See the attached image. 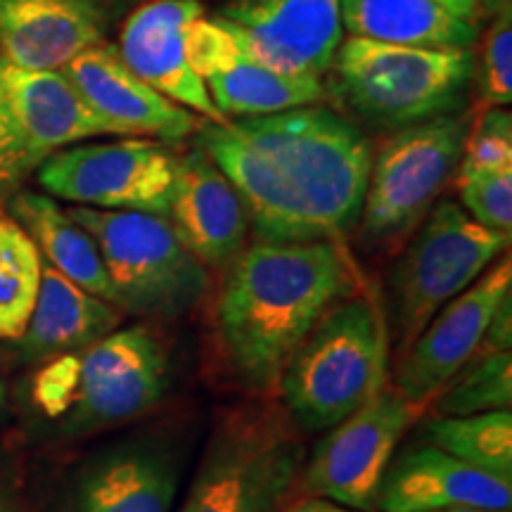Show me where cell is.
Returning <instances> with one entry per match:
<instances>
[{
  "label": "cell",
  "mask_w": 512,
  "mask_h": 512,
  "mask_svg": "<svg viewBox=\"0 0 512 512\" xmlns=\"http://www.w3.org/2000/svg\"><path fill=\"white\" fill-rule=\"evenodd\" d=\"M195 147L238 192L259 242H339L361 221L375 152L366 133L330 107L202 119Z\"/></svg>",
  "instance_id": "6da1fadb"
},
{
  "label": "cell",
  "mask_w": 512,
  "mask_h": 512,
  "mask_svg": "<svg viewBox=\"0 0 512 512\" xmlns=\"http://www.w3.org/2000/svg\"><path fill=\"white\" fill-rule=\"evenodd\" d=\"M339 242H254L230 261L219 297L221 344L238 380L271 392L320 316L361 290Z\"/></svg>",
  "instance_id": "7a4b0ae2"
},
{
  "label": "cell",
  "mask_w": 512,
  "mask_h": 512,
  "mask_svg": "<svg viewBox=\"0 0 512 512\" xmlns=\"http://www.w3.org/2000/svg\"><path fill=\"white\" fill-rule=\"evenodd\" d=\"M389 380V328L368 287L339 299L294 351L278 387L304 430H330L366 406Z\"/></svg>",
  "instance_id": "3957f363"
},
{
  "label": "cell",
  "mask_w": 512,
  "mask_h": 512,
  "mask_svg": "<svg viewBox=\"0 0 512 512\" xmlns=\"http://www.w3.org/2000/svg\"><path fill=\"white\" fill-rule=\"evenodd\" d=\"M330 69L337 98L358 119L399 131L465 110L477 62L472 48H408L349 36Z\"/></svg>",
  "instance_id": "277c9868"
},
{
  "label": "cell",
  "mask_w": 512,
  "mask_h": 512,
  "mask_svg": "<svg viewBox=\"0 0 512 512\" xmlns=\"http://www.w3.org/2000/svg\"><path fill=\"white\" fill-rule=\"evenodd\" d=\"M64 211L98 245L119 309L138 316H181L209 290L207 266L164 216L79 204Z\"/></svg>",
  "instance_id": "5b68a950"
},
{
  "label": "cell",
  "mask_w": 512,
  "mask_h": 512,
  "mask_svg": "<svg viewBox=\"0 0 512 512\" xmlns=\"http://www.w3.org/2000/svg\"><path fill=\"white\" fill-rule=\"evenodd\" d=\"M508 245L510 235L479 226L453 200L434 204L389 280L401 356L439 309L489 271Z\"/></svg>",
  "instance_id": "8992f818"
},
{
  "label": "cell",
  "mask_w": 512,
  "mask_h": 512,
  "mask_svg": "<svg viewBox=\"0 0 512 512\" xmlns=\"http://www.w3.org/2000/svg\"><path fill=\"white\" fill-rule=\"evenodd\" d=\"M470 112L460 110L392 133L373 155L361 230L368 242L411 233L437 204L463 159Z\"/></svg>",
  "instance_id": "52a82bcc"
},
{
  "label": "cell",
  "mask_w": 512,
  "mask_h": 512,
  "mask_svg": "<svg viewBox=\"0 0 512 512\" xmlns=\"http://www.w3.org/2000/svg\"><path fill=\"white\" fill-rule=\"evenodd\" d=\"M178 157L150 138L79 143L38 166V183L64 202L105 211L169 216Z\"/></svg>",
  "instance_id": "ba28073f"
},
{
  "label": "cell",
  "mask_w": 512,
  "mask_h": 512,
  "mask_svg": "<svg viewBox=\"0 0 512 512\" xmlns=\"http://www.w3.org/2000/svg\"><path fill=\"white\" fill-rule=\"evenodd\" d=\"M425 408L427 403L406 399L396 387H384L318 441L304 470V486L344 508L375 510L377 489L396 446Z\"/></svg>",
  "instance_id": "9c48e42d"
},
{
  "label": "cell",
  "mask_w": 512,
  "mask_h": 512,
  "mask_svg": "<svg viewBox=\"0 0 512 512\" xmlns=\"http://www.w3.org/2000/svg\"><path fill=\"white\" fill-rule=\"evenodd\" d=\"M302 460L271 422H238L214 439L178 512H278Z\"/></svg>",
  "instance_id": "30bf717a"
},
{
  "label": "cell",
  "mask_w": 512,
  "mask_h": 512,
  "mask_svg": "<svg viewBox=\"0 0 512 512\" xmlns=\"http://www.w3.org/2000/svg\"><path fill=\"white\" fill-rule=\"evenodd\" d=\"M76 389L69 406L74 430H100L150 411L169 384V361L147 328H124L76 351Z\"/></svg>",
  "instance_id": "8fae6325"
},
{
  "label": "cell",
  "mask_w": 512,
  "mask_h": 512,
  "mask_svg": "<svg viewBox=\"0 0 512 512\" xmlns=\"http://www.w3.org/2000/svg\"><path fill=\"white\" fill-rule=\"evenodd\" d=\"M280 74L323 79L344 41L342 0H226L211 15Z\"/></svg>",
  "instance_id": "7c38bea8"
},
{
  "label": "cell",
  "mask_w": 512,
  "mask_h": 512,
  "mask_svg": "<svg viewBox=\"0 0 512 512\" xmlns=\"http://www.w3.org/2000/svg\"><path fill=\"white\" fill-rule=\"evenodd\" d=\"M188 60L200 76L223 119H249L297 107L320 105L328 98L323 79L280 74L245 50L221 24L200 17L188 29Z\"/></svg>",
  "instance_id": "4fadbf2b"
},
{
  "label": "cell",
  "mask_w": 512,
  "mask_h": 512,
  "mask_svg": "<svg viewBox=\"0 0 512 512\" xmlns=\"http://www.w3.org/2000/svg\"><path fill=\"white\" fill-rule=\"evenodd\" d=\"M510 294L512 264L505 254L503 261L491 266L465 292L439 309L411 349L401 356L394 387L406 399L418 403L439 396L448 380L477 354L491 318Z\"/></svg>",
  "instance_id": "5bb4252c"
},
{
  "label": "cell",
  "mask_w": 512,
  "mask_h": 512,
  "mask_svg": "<svg viewBox=\"0 0 512 512\" xmlns=\"http://www.w3.org/2000/svg\"><path fill=\"white\" fill-rule=\"evenodd\" d=\"M200 17H204L200 0H145L126 15L117 50L126 67L147 86L197 117L221 124L228 119L216 110L185 48L190 24Z\"/></svg>",
  "instance_id": "9a60e30c"
},
{
  "label": "cell",
  "mask_w": 512,
  "mask_h": 512,
  "mask_svg": "<svg viewBox=\"0 0 512 512\" xmlns=\"http://www.w3.org/2000/svg\"><path fill=\"white\" fill-rule=\"evenodd\" d=\"M76 91L117 136H143L174 145L200 128L195 112L164 98L138 79L119 57L114 43H100L62 69Z\"/></svg>",
  "instance_id": "2e32d148"
},
{
  "label": "cell",
  "mask_w": 512,
  "mask_h": 512,
  "mask_svg": "<svg viewBox=\"0 0 512 512\" xmlns=\"http://www.w3.org/2000/svg\"><path fill=\"white\" fill-rule=\"evenodd\" d=\"M110 22L93 0H0V60L29 72H62L105 43Z\"/></svg>",
  "instance_id": "e0dca14e"
},
{
  "label": "cell",
  "mask_w": 512,
  "mask_h": 512,
  "mask_svg": "<svg viewBox=\"0 0 512 512\" xmlns=\"http://www.w3.org/2000/svg\"><path fill=\"white\" fill-rule=\"evenodd\" d=\"M512 484L422 444L392 460L377 489L382 512H430L475 508L510 512Z\"/></svg>",
  "instance_id": "ac0fdd59"
},
{
  "label": "cell",
  "mask_w": 512,
  "mask_h": 512,
  "mask_svg": "<svg viewBox=\"0 0 512 512\" xmlns=\"http://www.w3.org/2000/svg\"><path fill=\"white\" fill-rule=\"evenodd\" d=\"M166 221L204 266H223L245 249V204L207 152L192 147L176 162Z\"/></svg>",
  "instance_id": "d6986e66"
},
{
  "label": "cell",
  "mask_w": 512,
  "mask_h": 512,
  "mask_svg": "<svg viewBox=\"0 0 512 512\" xmlns=\"http://www.w3.org/2000/svg\"><path fill=\"white\" fill-rule=\"evenodd\" d=\"M0 76L15 114L29 174L50 155L100 136H117L64 72H29L0 60Z\"/></svg>",
  "instance_id": "ffe728a7"
},
{
  "label": "cell",
  "mask_w": 512,
  "mask_h": 512,
  "mask_svg": "<svg viewBox=\"0 0 512 512\" xmlns=\"http://www.w3.org/2000/svg\"><path fill=\"white\" fill-rule=\"evenodd\" d=\"M121 309L43 264L41 287L19 344L31 358L72 354L119 328Z\"/></svg>",
  "instance_id": "44dd1931"
},
{
  "label": "cell",
  "mask_w": 512,
  "mask_h": 512,
  "mask_svg": "<svg viewBox=\"0 0 512 512\" xmlns=\"http://www.w3.org/2000/svg\"><path fill=\"white\" fill-rule=\"evenodd\" d=\"M176 460L162 448H124L83 479L72 512H171Z\"/></svg>",
  "instance_id": "7402d4cb"
},
{
  "label": "cell",
  "mask_w": 512,
  "mask_h": 512,
  "mask_svg": "<svg viewBox=\"0 0 512 512\" xmlns=\"http://www.w3.org/2000/svg\"><path fill=\"white\" fill-rule=\"evenodd\" d=\"M342 27L351 38L408 48H475L477 24L458 19L434 0H342Z\"/></svg>",
  "instance_id": "603a6c76"
},
{
  "label": "cell",
  "mask_w": 512,
  "mask_h": 512,
  "mask_svg": "<svg viewBox=\"0 0 512 512\" xmlns=\"http://www.w3.org/2000/svg\"><path fill=\"white\" fill-rule=\"evenodd\" d=\"M10 211L34 240L38 252L46 256L48 266L86 292L117 306V292L102 264L98 245L86 230L69 219L60 204L46 195L22 192L12 200Z\"/></svg>",
  "instance_id": "cb8c5ba5"
},
{
  "label": "cell",
  "mask_w": 512,
  "mask_h": 512,
  "mask_svg": "<svg viewBox=\"0 0 512 512\" xmlns=\"http://www.w3.org/2000/svg\"><path fill=\"white\" fill-rule=\"evenodd\" d=\"M427 444L448 456L512 484V413L486 411L475 415H439L425 427Z\"/></svg>",
  "instance_id": "d4e9b609"
},
{
  "label": "cell",
  "mask_w": 512,
  "mask_h": 512,
  "mask_svg": "<svg viewBox=\"0 0 512 512\" xmlns=\"http://www.w3.org/2000/svg\"><path fill=\"white\" fill-rule=\"evenodd\" d=\"M43 259L29 233L0 207V339H19L27 330L41 287Z\"/></svg>",
  "instance_id": "484cf974"
},
{
  "label": "cell",
  "mask_w": 512,
  "mask_h": 512,
  "mask_svg": "<svg viewBox=\"0 0 512 512\" xmlns=\"http://www.w3.org/2000/svg\"><path fill=\"white\" fill-rule=\"evenodd\" d=\"M512 403V361L510 351L477 356L460 382L446 389L439 399V415H475L486 411H510Z\"/></svg>",
  "instance_id": "4316f807"
},
{
  "label": "cell",
  "mask_w": 512,
  "mask_h": 512,
  "mask_svg": "<svg viewBox=\"0 0 512 512\" xmlns=\"http://www.w3.org/2000/svg\"><path fill=\"white\" fill-rule=\"evenodd\" d=\"M486 171H512V114L505 107H486L472 121L456 174Z\"/></svg>",
  "instance_id": "83f0119b"
},
{
  "label": "cell",
  "mask_w": 512,
  "mask_h": 512,
  "mask_svg": "<svg viewBox=\"0 0 512 512\" xmlns=\"http://www.w3.org/2000/svg\"><path fill=\"white\" fill-rule=\"evenodd\" d=\"M477 93L482 110L512 102V5L496 12L484 34Z\"/></svg>",
  "instance_id": "f1b7e54d"
},
{
  "label": "cell",
  "mask_w": 512,
  "mask_h": 512,
  "mask_svg": "<svg viewBox=\"0 0 512 512\" xmlns=\"http://www.w3.org/2000/svg\"><path fill=\"white\" fill-rule=\"evenodd\" d=\"M456 185L472 221L498 233H512V171L458 174Z\"/></svg>",
  "instance_id": "f546056e"
},
{
  "label": "cell",
  "mask_w": 512,
  "mask_h": 512,
  "mask_svg": "<svg viewBox=\"0 0 512 512\" xmlns=\"http://www.w3.org/2000/svg\"><path fill=\"white\" fill-rule=\"evenodd\" d=\"M76 351L72 354H62L57 361L48 363L34 380V399L38 406L46 411L50 418H60L69 411L76 389Z\"/></svg>",
  "instance_id": "4dcf8cb0"
},
{
  "label": "cell",
  "mask_w": 512,
  "mask_h": 512,
  "mask_svg": "<svg viewBox=\"0 0 512 512\" xmlns=\"http://www.w3.org/2000/svg\"><path fill=\"white\" fill-rule=\"evenodd\" d=\"M29 174L24 162L22 140H19L17 121L12 114L8 91H5L3 76H0V192L10 190Z\"/></svg>",
  "instance_id": "1f68e13d"
},
{
  "label": "cell",
  "mask_w": 512,
  "mask_h": 512,
  "mask_svg": "<svg viewBox=\"0 0 512 512\" xmlns=\"http://www.w3.org/2000/svg\"><path fill=\"white\" fill-rule=\"evenodd\" d=\"M434 3L441 5V8L456 15L458 19H465V22L477 24L479 27V19H482V8H479L477 0H434Z\"/></svg>",
  "instance_id": "d6a6232c"
},
{
  "label": "cell",
  "mask_w": 512,
  "mask_h": 512,
  "mask_svg": "<svg viewBox=\"0 0 512 512\" xmlns=\"http://www.w3.org/2000/svg\"><path fill=\"white\" fill-rule=\"evenodd\" d=\"M285 512H358V510H351V508H344V505H337L332 501H325V498H306V501L292 505V508H287Z\"/></svg>",
  "instance_id": "836d02e7"
},
{
  "label": "cell",
  "mask_w": 512,
  "mask_h": 512,
  "mask_svg": "<svg viewBox=\"0 0 512 512\" xmlns=\"http://www.w3.org/2000/svg\"><path fill=\"white\" fill-rule=\"evenodd\" d=\"M93 3H95V5H100V8L107 12V17L114 19V17L124 15L126 10L131 12L133 8H136V5L145 3V0H93Z\"/></svg>",
  "instance_id": "e575fe53"
},
{
  "label": "cell",
  "mask_w": 512,
  "mask_h": 512,
  "mask_svg": "<svg viewBox=\"0 0 512 512\" xmlns=\"http://www.w3.org/2000/svg\"><path fill=\"white\" fill-rule=\"evenodd\" d=\"M477 3L479 8H482V15H496V12L510 8V5H505L503 0H477Z\"/></svg>",
  "instance_id": "d590c367"
},
{
  "label": "cell",
  "mask_w": 512,
  "mask_h": 512,
  "mask_svg": "<svg viewBox=\"0 0 512 512\" xmlns=\"http://www.w3.org/2000/svg\"><path fill=\"white\" fill-rule=\"evenodd\" d=\"M430 512H491V510H475V508H453V510H430Z\"/></svg>",
  "instance_id": "8d00e7d4"
},
{
  "label": "cell",
  "mask_w": 512,
  "mask_h": 512,
  "mask_svg": "<svg viewBox=\"0 0 512 512\" xmlns=\"http://www.w3.org/2000/svg\"><path fill=\"white\" fill-rule=\"evenodd\" d=\"M5 406V384H3V377H0V411H3Z\"/></svg>",
  "instance_id": "74e56055"
},
{
  "label": "cell",
  "mask_w": 512,
  "mask_h": 512,
  "mask_svg": "<svg viewBox=\"0 0 512 512\" xmlns=\"http://www.w3.org/2000/svg\"><path fill=\"white\" fill-rule=\"evenodd\" d=\"M503 3H505V5H512V0H503Z\"/></svg>",
  "instance_id": "f35d334b"
},
{
  "label": "cell",
  "mask_w": 512,
  "mask_h": 512,
  "mask_svg": "<svg viewBox=\"0 0 512 512\" xmlns=\"http://www.w3.org/2000/svg\"><path fill=\"white\" fill-rule=\"evenodd\" d=\"M0 512H3V510H0Z\"/></svg>",
  "instance_id": "ab89813d"
}]
</instances>
